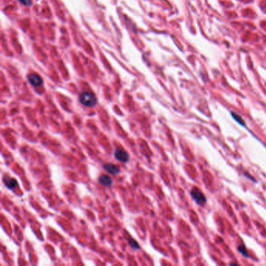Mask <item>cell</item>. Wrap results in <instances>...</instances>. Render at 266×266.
Wrapping results in <instances>:
<instances>
[{
  "label": "cell",
  "instance_id": "30bf717a",
  "mask_svg": "<svg viewBox=\"0 0 266 266\" xmlns=\"http://www.w3.org/2000/svg\"><path fill=\"white\" fill-rule=\"evenodd\" d=\"M238 251H240L241 254H243L244 256H245V257H247V256H248V254H247V250H246L245 247H244V245H240L238 247Z\"/></svg>",
  "mask_w": 266,
  "mask_h": 266
},
{
  "label": "cell",
  "instance_id": "7a4b0ae2",
  "mask_svg": "<svg viewBox=\"0 0 266 266\" xmlns=\"http://www.w3.org/2000/svg\"><path fill=\"white\" fill-rule=\"evenodd\" d=\"M191 195L196 203L199 205L203 206L207 202V198L204 193L197 187H194L191 191Z\"/></svg>",
  "mask_w": 266,
  "mask_h": 266
},
{
  "label": "cell",
  "instance_id": "277c9868",
  "mask_svg": "<svg viewBox=\"0 0 266 266\" xmlns=\"http://www.w3.org/2000/svg\"><path fill=\"white\" fill-rule=\"evenodd\" d=\"M28 81L34 87H39L43 84L42 78L36 74H29L28 76Z\"/></svg>",
  "mask_w": 266,
  "mask_h": 266
},
{
  "label": "cell",
  "instance_id": "8992f818",
  "mask_svg": "<svg viewBox=\"0 0 266 266\" xmlns=\"http://www.w3.org/2000/svg\"><path fill=\"white\" fill-rule=\"evenodd\" d=\"M3 182L6 187L8 189H10V190H13V189H14L17 186V180H15L14 178H12V177H5V178L3 179Z\"/></svg>",
  "mask_w": 266,
  "mask_h": 266
},
{
  "label": "cell",
  "instance_id": "ba28073f",
  "mask_svg": "<svg viewBox=\"0 0 266 266\" xmlns=\"http://www.w3.org/2000/svg\"><path fill=\"white\" fill-rule=\"evenodd\" d=\"M232 116H233L234 119L236 120V121H237V123H239V124H241V125H243V126H245V124H244L245 122H244V120L242 119V117L240 116H238L237 114L234 113V112H232Z\"/></svg>",
  "mask_w": 266,
  "mask_h": 266
},
{
  "label": "cell",
  "instance_id": "9c48e42d",
  "mask_svg": "<svg viewBox=\"0 0 266 266\" xmlns=\"http://www.w3.org/2000/svg\"><path fill=\"white\" fill-rule=\"evenodd\" d=\"M128 242H129V244H130V245L131 246V247H132V248L136 249V250H137V249H139L140 248L139 244H137V241H135V240H134V239H130V240H129Z\"/></svg>",
  "mask_w": 266,
  "mask_h": 266
},
{
  "label": "cell",
  "instance_id": "3957f363",
  "mask_svg": "<svg viewBox=\"0 0 266 266\" xmlns=\"http://www.w3.org/2000/svg\"><path fill=\"white\" fill-rule=\"evenodd\" d=\"M114 157L116 158L118 161L121 162H127L130 159V155L128 153L124 150L121 149L120 148H117L114 151Z\"/></svg>",
  "mask_w": 266,
  "mask_h": 266
},
{
  "label": "cell",
  "instance_id": "6da1fadb",
  "mask_svg": "<svg viewBox=\"0 0 266 266\" xmlns=\"http://www.w3.org/2000/svg\"><path fill=\"white\" fill-rule=\"evenodd\" d=\"M79 101L86 107H94L98 102L95 94L89 91H84L79 95Z\"/></svg>",
  "mask_w": 266,
  "mask_h": 266
},
{
  "label": "cell",
  "instance_id": "5b68a950",
  "mask_svg": "<svg viewBox=\"0 0 266 266\" xmlns=\"http://www.w3.org/2000/svg\"><path fill=\"white\" fill-rule=\"evenodd\" d=\"M103 168L105 171H107L108 173L112 174V175H117V174L120 173V169L119 167H117L116 165L112 164V163H106L105 165H103Z\"/></svg>",
  "mask_w": 266,
  "mask_h": 266
},
{
  "label": "cell",
  "instance_id": "8fae6325",
  "mask_svg": "<svg viewBox=\"0 0 266 266\" xmlns=\"http://www.w3.org/2000/svg\"><path fill=\"white\" fill-rule=\"evenodd\" d=\"M17 1H18L20 3L22 4V5L26 6H31V4H32L31 0H17Z\"/></svg>",
  "mask_w": 266,
  "mask_h": 266
},
{
  "label": "cell",
  "instance_id": "52a82bcc",
  "mask_svg": "<svg viewBox=\"0 0 266 266\" xmlns=\"http://www.w3.org/2000/svg\"><path fill=\"white\" fill-rule=\"evenodd\" d=\"M98 182H99L101 185L105 186V187H109V186H111V184H112V179L110 178L108 175L102 174V175H101L98 177Z\"/></svg>",
  "mask_w": 266,
  "mask_h": 266
}]
</instances>
